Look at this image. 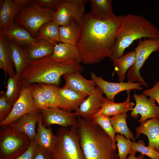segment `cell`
<instances>
[{"instance_id": "1", "label": "cell", "mask_w": 159, "mask_h": 159, "mask_svg": "<svg viewBox=\"0 0 159 159\" xmlns=\"http://www.w3.org/2000/svg\"><path fill=\"white\" fill-rule=\"evenodd\" d=\"M123 16L102 20L89 13L84 14L81 23V36L76 45L81 62L93 64L111 58Z\"/></svg>"}, {"instance_id": "2", "label": "cell", "mask_w": 159, "mask_h": 159, "mask_svg": "<svg viewBox=\"0 0 159 159\" xmlns=\"http://www.w3.org/2000/svg\"><path fill=\"white\" fill-rule=\"evenodd\" d=\"M80 61L57 62L51 55L35 60H29L20 76L23 87L43 83L59 86L61 77L75 72H82Z\"/></svg>"}, {"instance_id": "3", "label": "cell", "mask_w": 159, "mask_h": 159, "mask_svg": "<svg viewBox=\"0 0 159 159\" xmlns=\"http://www.w3.org/2000/svg\"><path fill=\"white\" fill-rule=\"evenodd\" d=\"M77 132L86 159H119L110 136L100 126L77 117Z\"/></svg>"}, {"instance_id": "4", "label": "cell", "mask_w": 159, "mask_h": 159, "mask_svg": "<svg viewBox=\"0 0 159 159\" xmlns=\"http://www.w3.org/2000/svg\"><path fill=\"white\" fill-rule=\"evenodd\" d=\"M159 37V31L144 17L137 15H124L111 59L124 55L125 49L135 40Z\"/></svg>"}, {"instance_id": "5", "label": "cell", "mask_w": 159, "mask_h": 159, "mask_svg": "<svg viewBox=\"0 0 159 159\" xmlns=\"http://www.w3.org/2000/svg\"><path fill=\"white\" fill-rule=\"evenodd\" d=\"M55 11L41 7L35 0L32 1L21 9L15 18L14 22L25 28L36 39L42 26L53 20Z\"/></svg>"}, {"instance_id": "6", "label": "cell", "mask_w": 159, "mask_h": 159, "mask_svg": "<svg viewBox=\"0 0 159 159\" xmlns=\"http://www.w3.org/2000/svg\"><path fill=\"white\" fill-rule=\"evenodd\" d=\"M77 126L58 130L57 144L51 154L52 159H86L80 146Z\"/></svg>"}, {"instance_id": "7", "label": "cell", "mask_w": 159, "mask_h": 159, "mask_svg": "<svg viewBox=\"0 0 159 159\" xmlns=\"http://www.w3.org/2000/svg\"><path fill=\"white\" fill-rule=\"evenodd\" d=\"M0 127V159H16L27 150L31 141L9 125Z\"/></svg>"}, {"instance_id": "8", "label": "cell", "mask_w": 159, "mask_h": 159, "mask_svg": "<svg viewBox=\"0 0 159 159\" xmlns=\"http://www.w3.org/2000/svg\"><path fill=\"white\" fill-rule=\"evenodd\" d=\"M134 50L135 62L128 70L126 76L128 81L137 82L141 85L148 87V84L140 74V71L150 55L153 52L159 51V37L140 39Z\"/></svg>"}, {"instance_id": "9", "label": "cell", "mask_w": 159, "mask_h": 159, "mask_svg": "<svg viewBox=\"0 0 159 159\" xmlns=\"http://www.w3.org/2000/svg\"><path fill=\"white\" fill-rule=\"evenodd\" d=\"M88 1L64 0L54 13L53 20L60 26L67 25L74 21L81 24Z\"/></svg>"}, {"instance_id": "10", "label": "cell", "mask_w": 159, "mask_h": 159, "mask_svg": "<svg viewBox=\"0 0 159 159\" xmlns=\"http://www.w3.org/2000/svg\"><path fill=\"white\" fill-rule=\"evenodd\" d=\"M32 85L23 87L20 95L14 105L8 116L0 122V126L8 125L15 122L23 115L39 110L36 107L32 95Z\"/></svg>"}, {"instance_id": "11", "label": "cell", "mask_w": 159, "mask_h": 159, "mask_svg": "<svg viewBox=\"0 0 159 159\" xmlns=\"http://www.w3.org/2000/svg\"><path fill=\"white\" fill-rule=\"evenodd\" d=\"M43 125L49 127L52 125L68 128L77 125L76 113L63 110L58 107L48 108L41 111Z\"/></svg>"}, {"instance_id": "12", "label": "cell", "mask_w": 159, "mask_h": 159, "mask_svg": "<svg viewBox=\"0 0 159 159\" xmlns=\"http://www.w3.org/2000/svg\"><path fill=\"white\" fill-rule=\"evenodd\" d=\"M133 97L136 105L131 112L132 117L137 119L140 115L141 117L138 122L140 123L149 119L159 118V107L154 100L150 97L148 99L143 93H134Z\"/></svg>"}, {"instance_id": "13", "label": "cell", "mask_w": 159, "mask_h": 159, "mask_svg": "<svg viewBox=\"0 0 159 159\" xmlns=\"http://www.w3.org/2000/svg\"><path fill=\"white\" fill-rule=\"evenodd\" d=\"M91 79L99 87L106 95V98L110 101L113 102L115 96L119 92L125 91H130L132 90H141L143 87L138 82L128 81L127 82L119 83L110 82L103 79L100 76H97L94 72L91 73Z\"/></svg>"}, {"instance_id": "14", "label": "cell", "mask_w": 159, "mask_h": 159, "mask_svg": "<svg viewBox=\"0 0 159 159\" xmlns=\"http://www.w3.org/2000/svg\"><path fill=\"white\" fill-rule=\"evenodd\" d=\"M103 93L100 88L96 86L95 90L85 99L74 112L78 116L87 121H91L101 109Z\"/></svg>"}, {"instance_id": "15", "label": "cell", "mask_w": 159, "mask_h": 159, "mask_svg": "<svg viewBox=\"0 0 159 159\" xmlns=\"http://www.w3.org/2000/svg\"><path fill=\"white\" fill-rule=\"evenodd\" d=\"M62 77L65 81L63 87L70 89L86 97L91 94L96 87L93 80L85 78L80 72L67 73Z\"/></svg>"}, {"instance_id": "16", "label": "cell", "mask_w": 159, "mask_h": 159, "mask_svg": "<svg viewBox=\"0 0 159 159\" xmlns=\"http://www.w3.org/2000/svg\"><path fill=\"white\" fill-rule=\"evenodd\" d=\"M42 117L41 111H37L23 115L9 125L25 134L32 141L34 140L36 135V125Z\"/></svg>"}, {"instance_id": "17", "label": "cell", "mask_w": 159, "mask_h": 159, "mask_svg": "<svg viewBox=\"0 0 159 159\" xmlns=\"http://www.w3.org/2000/svg\"><path fill=\"white\" fill-rule=\"evenodd\" d=\"M34 140L38 146L50 154L53 152L57 144V139L56 135L53 133L50 126L47 128L43 125L42 117L37 123Z\"/></svg>"}, {"instance_id": "18", "label": "cell", "mask_w": 159, "mask_h": 159, "mask_svg": "<svg viewBox=\"0 0 159 159\" xmlns=\"http://www.w3.org/2000/svg\"><path fill=\"white\" fill-rule=\"evenodd\" d=\"M140 124L135 129L136 139L141 134L146 135L149 141L148 146L159 152V118L149 119Z\"/></svg>"}, {"instance_id": "19", "label": "cell", "mask_w": 159, "mask_h": 159, "mask_svg": "<svg viewBox=\"0 0 159 159\" xmlns=\"http://www.w3.org/2000/svg\"><path fill=\"white\" fill-rule=\"evenodd\" d=\"M0 68L4 72L5 77L16 76L12 51L8 40L0 30Z\"/></svg>"}, {"instance_id": "20", "label": "cell", "mask_w": 159, "mask_h": 159, "mask_svg": "<svg viewBox=\"0 0 159 159\" xmlns=\"http://www.w3.org/2000/svg\"><path fill=\"white\" fill-rule=\"evenodd\" d=\"M0 30L7 39L15 42L19 45L26 47L38 40L26 29L15 23Z\"/></svg>"}, {"instance_id": "21", "label": "cell", "mask_w": 159, "mask_h": 159, "mask_svg": "<svg viewBox=\"0 0 159 159\" xmlns=\"http://www.w3.org/2000/svg\"><path fill=\"white\" fill-rule=\"evenodd\" d=\"M60 103L59 108L71 112L76 111L87 97L72 90L59 88Z\"/></svg>"}, {"instance_id": "22", "label": "cell", "mask_w": 159, "mask_h": 159, "mask_svg": "<svg viewBox=\"0 0 159 159\" xmlns=\"http://www.w3.org/2000/svg\"><path fill=\"white\" fill-rule=\"evenodd\" d=\"M127 92L126 100L121 103H117L114 101H110L103 97L101 108L97 113H102L107 116L110 117L132 111L135 104L134 102H130V91Z\"/></svg>"}, {"instance_id": "23", "label": "cell", "mask_w": 159, "mask_h": 159, "mask_svg": "<svg viewBox=\"0 0 159 159\" xmlns=\"http://www.w3.org/2000/svg\"><path fill=\"white\" fill-rule=\"evenodd\" d=\"M51 56L54 60L59 62L81 61L79 52L77 46L61 42L55 44Z\"/></svg>"}, {"instance_id": "24", "label": "cell", "mask_w": 159, "mask_h": 159, "mask_svg": "<svg viewBox=\"0 0 159 159\" xmlns=\"http://www.w3.org/2000/svg\"><path fill=\"white\" fill-rule=\"evenodd\" d=\"M55 44L45 39L34 42L24 48L30 60L40 59L52 55Z\"/></svg>"}, {"instance_id": "25", "label": "cell", "mask_w": 159, "mask_h": 159, "mask_svg": "<svg viewBox=\"0 0 159 159\" xmlns=\"http://www.w3.org/2000/svg\"><path fill=\"white\" fill-rule=\"evenodd\" d=\"M91 9L88 13L93 17L100 20H107L117 17L113 12L111 0H90Z\"/></svg>"}, {"instance_id": "26", "label": "cell", "mask_w": 159, "mask_h": 159, "mask_svg": "<svg viewBox=\"0 0 159 159\" xmlns=\"http://www.w3.org/2000/svg\"><path fill=\"white\" fill-rule=\"evenodd\" d=\"M0 29L15 23V18L21 10L12 0H0Z\"/></svg>"}, {"instance_id": "27", "label": "cell", "mask_w": 159, "mask_h": 159, "mask_svg": "<svg viewBox=\"0 0 159 159\" xmlns=\"http://www.w3.org/2000/svg\"><path fill=\"white\" fill-rule=\"evenodd\" d=\"M81 32V24L72 22L68 25L59 28V34L61 42L77 45Z\"/></svg>"}, {"instance_id": "28", "label": "cell", "mask_w": 159, "mask_h": 159, "mask_svg": "<svg viewBox=\"0 0 159 159\" xmlns=\"http://www.w3.org/2000/svg\"><path fill=\"white\" fill-rule=\"evenodd\" d=\"M111 60L113 62L114 70L118 77L119 82H123L127 71L135 62V51H130L120 58Z\"/></svg>"}, {"instance_id": "29", "label": "cell", "mask_w": 159, "mask_h": 159, "mask_svg": "<svg viewBox=\"0 0 159 159\" xmlns=\"http://www.w3.org/2000/svg\"><path fill=\"white\" fill-rule=\"evenodd\" d=\"M8 40L12 51L16 75L19 77L30 60L24 48L13 41Z\"/></svg>"}, {"instance_id": "30", "label": "cell", "mask_w": 159, "mask_h": 159, "mask_svg": "<svg viewBox=\"0 0 159 159\" xmlns=\"http://www.w3.org/2000/svg\"><path fill=\"white\" fill-rule=\"evenodd\" d=\"M127 117L126 112L112 116L110 119L111 123L115 133L123 135L126 138L135 141L136 138L127 124Z\"/></svg>"}, {"instance_id": "31", "label": "cell", "mask_w": 159, "mask_h": 159, "mask_svg": "<svg viewBox=\"0 0 159 159\" xmlns=\"http://www.w3.org/2000/svg\"><path fill=\"white\" fill-rule=\"evenodd\" d=\"M59 26L54 20L45 24L40 29L36 39L46 40L55 44L60 43Z\"/></svg>"}, {"instance_id": "32", "label": "cell", "mask_w": 159, "mask_h": 159, "mask_svg": "<svg viewBox=\"0 0 159 159\" xmlns=\"http://www.w3.org/2000/svg\"><path fill=\"white\" fill-rule=\"evenodd\" d=\"M6 87L5 94L7 101L13 106L19 97L23 87L19 77L16 75L15 77H9Z\"/></svg>"}, {"instance_id": "33", "label": "cell", "mask_w": 159, "mask_h": 159, "mask_svg": "<svg viewBox=\"0 0 159 159\" xmlns=\"http://www.w3.org/2000/svg\"><path fill=\"white\" fill-rule=\"evenodd\" d=\"M38 84L43 89L48 108L58 107L60 103L59 87L52 84Z\"/></svg>"}, {"instance_id": "34", "label": "cell", "mask_w": 159, "mask_h": 159, "mask_svg": "<svg viewBox=\"0 0 159 159\" xmlns=\"http://www.w3.org/2000/svg\"><path fill=\"white\" fill-rule=\"evenodd\" d=\"M110 117L102 113H97L93 117L91 122L93 124L99 125L103 130L111 138L114 148L117 149L115 133L111 123Z\"/></svg>"}, {"instance_id": "35", "label": "cell", "mask_w": 159, "mask_h": 159, "mask_svg": "<svg viewBox=\"0 0 159 159\" xmlns=\"http://www.w3.org/2000/svg\"><path fill=\"white\" fill-rule=\"evenodd\" d=\"M32 95L34 104L38 110L41 111L48 108L44 90L38 84L32 85Z\"/></svg>"}, {"instance_id": "36", "label": "cell", "mask_w": 159, "mask_h": 159, "mask_svg": "<svg viewBox=\"0 0 159 159\" xmlns=\"http://www.w3.org/2000/svg\"><path fill=\"white\" fill-rule=\"evenodd\" d=\"M115 140L117 143L119 159H127V155L129 154L131 150L132 142L123 135L118 133L115 135Z\"/></svg>"}, {"instance_id": "37", "label": "cell", "mask_w": 159, "mask_h": 159, "mask_svg": "<svg viewBox=\"0 0 159 159\" xmlns=\"http://www.w3.org/2000/svg\"><path fill=\"white\" fill-rule=\"evenodd\" d=\"M131 149L140 152L151 159H159V152L153 148L146 146L143 140H139L137 142H132Z\"/></svg>"}, {"instance_id": "38", "label": "cell", "mask_w": 159, "mask_h": 159, "mask_svg": "<svg viewBox=\"0 0 159 159\" xmlns=\"http://www.w3.org/2000/svg\"><path fill=\"white\" fill-rule=\"evenodd\" d=\"M13 107L8 102L5 92L1 91L0 95V122L9 115Z\"/></svg>"}, {"instance_id": "39", "label": "cell", "mask_w": 159, "mask_h": 159, "mask_svg": "<svg viewBox=\"0 0 159 159\" xmlns=\"http://www.w3.org/2000/svg\"><path fill=\"white\" fill-rule=\"evenodd\" d=\"M41 7L56 11L60 6L64 0H35Z\"/></svg>"}, {"instance_id": "40", "label": "cell", "mask_w": 159, "mask_h": 159, "mask_svg": "<svg viewBox=\"0 0 159 159\" xmlns=\"http://www.w3.org/2000/svg\"><path fill=\"white\" fill-rule=\"evenodd\" d=\"M37 146L34 140L31 141L27 150L16 159H33Z\"/></svg>"}, {"instance_id": "41", "label": "cell", "mask_w": 159, "mask_h": 159, "mask_svg": "<svg viewBox=\"0 0 159 159\" xmlns=\"http://www.w3.org/2000/svg\"><path fill=\"white\" fill-rule=\"evenodd\" d=\"M143 93L154 100L159 105V81H157L152 88L144 90Z\"/></svg>"}, {"instance_id": "42", "label": "cell", "mask_w": 159, "mask_h": 159, "mask_svg": "<svg viewBox=\"0 0 159 159\" xmlns=\"http://www.w3.org/2000/svg\"><path fill=\"white\" fill-rule=\"evenodd\" d=\"M33 159H52L51 154H49L42 148L37 145Z\"/></svg>"}, {"instance_id": "43", "label": "cell", "mask_w": 159, "mask_h": 159, "mask_svg": "<svg viewBox=\"0 0 159 159\" xmlns=\"http://www.w3.org/2000/svg\"><path fill=\"white\" fill-rule=\"evenodd\" d=\"M13 2L19 6L21 9L28 5L31 2L30 0H12Z\"/></svg>"}, {"instance_id": "44", "label": "cell", "mask_w": 159, "mask_h": 159, "mask_svg": "<svg viewBox=\"0 0 159 159\" xmlns=\"http://www.w3.org/2000/svg\"><path fill=\"white\" fill-rule=\"evenodd\" d=\"M136 151L131 149L127 159H145L144 155L140 154L138 157H136Z\"/></svg>"}, {"instance_id": "45", "label": "cell", "mask_w": 159, "mask_h": 159, "mask_svg": "<svg viewBox=\"0 0 159 159\" xmlns=\"http://www.w3.org/2000/svg\"><path fill=\"white\" fill-rule=\"evenodd\" d=\"M158 69H159V67L158 68Z\"/></svg>"}]
</instances>
